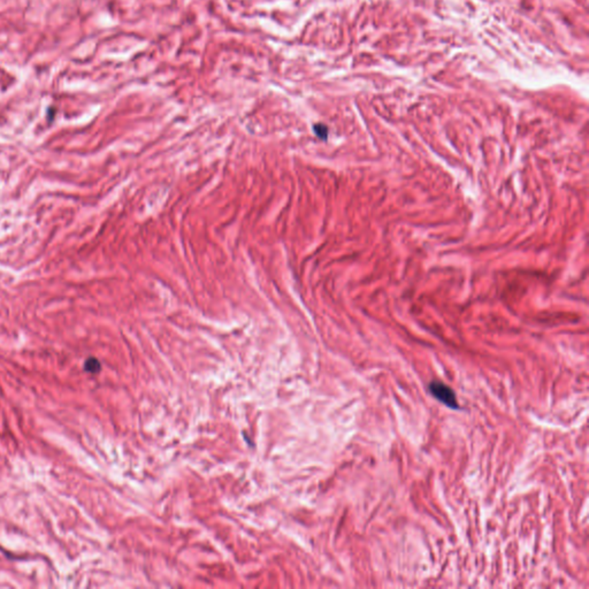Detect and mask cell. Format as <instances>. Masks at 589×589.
I'll use <instances>...</instances> for the list:
<instances>
[{"label": "cell", "mask_w": 589, "mask_h": 589, "mask_svg": "<svg viewBox=\"0 0 589 589\" xmlns=\"http://www.w3.org/2000/svg\"><path fill=\"white\" fill-rule=\"evenodd\" d=\"M314 133L317 136H319L320 138H323V140H326L328 136V129L326 125L324 124H315L314 125Z\"/></svg>", "instance_id": "cell-3"}, {"label": "cell", "mask_w": 589, "mask_h": 589, "mask_svg": "<svg viewBox=\"0 0 589 589\" xmlns=\"http://www.w3.org/2000/svg\"><path fill=\"white\" fill-rule=\"evenodd\" d=\"M428 390L433 395V397H435L437 401H440L441 403H443L446 406L453 408V410H458L459 408L458 402H457V397L453 389L449 387V386H447L446 384H443V382L432 381L429 386H428Z\"/></svg>", "instance_id": "cell-1"}, {"label": "cell", "mask_w": 589, "mask_h": 589, "mask_svg": "<svg viewBox=\"0 0 589 589\" xmlns=\"http://www.w3.org/2000/svg\"><path fill=\"white\" fill-rule=\"evenodd\" d=\"M99 368H101V364H99V362H98L97 359L90 358L89 360H86V363H85V369H86V371L95 373V372H98Z\"/></svg>", "instance_id": "cell-2"}]
</instances>
